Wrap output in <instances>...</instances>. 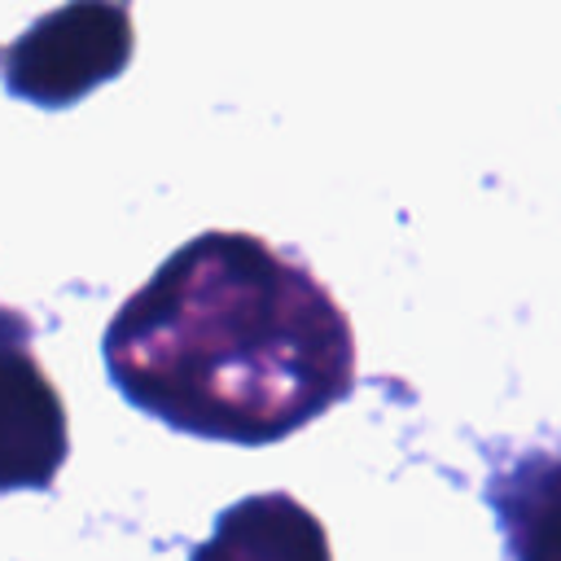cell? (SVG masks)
<instances>
[{
	"mask_svg": "<svg viewBox=\"0 0 561 561\" xmlns=\"http://www.w3.org/2000/svg\"><path fill=\"white\" fill-rule=\"evenodd\" d=\"M136 31L127 4L79 0L35 18L13 44L0 48V79L13 96L66 110L131 61Z\"/></svg>",
	"mask_w": 561,
	"mask_h": 561,
	"instance_id": "obj_2",
	"label": "cell"
},
{
	"mask_svg": "<svg viewBox=\"0 0 561 561\" xmlns=\"http://www.w3.org/2000/svg\"><path fill=\"white\" fill-rule=\"evenodd\" d=\"M482 500L495 513L504 561H561V447H530L500 460Z\"/></svg>",
	"mask_w": 561,
	"mask_h": 561,
	"instance_id": "obj_4",
	"label": "cell"
},
{
	"mask_svg": "<svg viewBox=\"0 0 561 561\" xmlns=\"http://www.w3.org/2000/svg\"><path fill=\"white\" fill-rule=\"evenodd\" d=\"M188 561H333L324 522L289 491H259L219 508Z\"/></svg>",
	"mask_w": 561,
	"mask_h": 561,
	"instance_id": "obj_5",
	"label": "cell"
},
{
	"mask_svg": "<svg viewBox=\"0 0 561 561\" xmlns=\"http://www.w3.org/2000/svg\"><path fill=\"white\" fill-rule=\"evenodd\" d=\"M70 456L61 390L31 351V320L0 307V495L48 491Z\"/></svg>",
	"mask_w": 561,
	"mask_h": 561,
	"instance_id": "obj_3",
	"label": "cell"
},
{
	"mask_svg": "<svg viewBox=\"0 0 561 561\" xmlns=\"http://www.w3.org/2000/svg\"><path fill=\"white\" fill-rule=\"evenodd\" d=\"M114 390L206 443L263 447L355 390V333L324 280L272 241L210 228L175 245L101 333Z\"/></svg>",
	"mask_w": 561,
	"mask_h": 561,
	"instance_id": "obj_1",
	"label": "cell"
}]
</instances>
